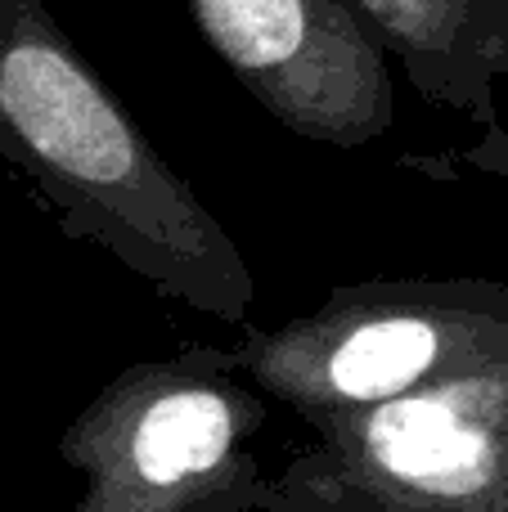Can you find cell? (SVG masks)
Masks as SVG:
<instances>
[{
    "mask_svg": "<svg viewBox=\"0 0 508 512\" xmlns=\"http://www.w3.org/2000/svg\"><path fill=\"white\" fill-rule=\"evenodd\" d=\"M0 144L9 171L72 239L117 256L158 297L248 324L257 279L239 243L153 149L45 0H0Z\"/></svg>",
    "mask_w": 508,
    "mask_h": 512,
    "instance_id": "cell-1",
    "label": "cell"
},
{
    "mask_svg": "<svg viewBox=\"0 0 508 512\" xmlns=\"http://www.w3.org/2000/svg\"><path fill=\"white\" fill-rule=\"evenodd\" d=\"M266 414L230 346L126 364L59 436L86 481L68 512H261L275 486L252 450Z\"/></svg>",
    "mask_w": 508,
    "mask_h": 512,
    "instance_id": "cell-2",
    "label": "cell"
},
{
    "mask_svg": "<svg viewBox=\"0 0 508 512\" xmlns=\"http://www.w3.org/2000/svg\"><path fill=\"white\" fill-rule=\"evenodd\" d=\"M508 351V288L482 279L342 283L315 310L243 333L230 364L302 423L360 414Z\"/></svg>",
    "mask_w": 508,
    "mask_h": 512,
    "instance_id": "cell-3",
    "label": "cell"
},
{
    "mask_svg": "<svg viewBox=\"0 0 508 512\" xmlns=\"http://www.w3.org/2000/svg\"><path fill=\"white\" fill-rule=\"evenodd\" d=\"M203 41L302 140L365 149L392 131L387 50L342 0H189Z\"/></svg>",
    "mask_w": 508,
    "mask_h": 512,
    "instance_id": "cell-4",
    "label": "cell"
},
{
    "mask_svg": "<svg viewBox=\"0 0 508 512\" xmlns=\"http://www.w3.org/2000/svg\"><path fill=\"white\" fill-rule=\"evenodd\" d=\"M333 468L392 512H508V351L315 423Z\"/></svg>",
    "mask_w": 508,
    "mask_h": 512,
    "instance_id": "cell-5",
    "label": "cell"
},
{
    "mask_svg": "<svg viewBox=\"0 0 508 512\" xmlns=\"http://www.w3.org/2000/svg\"><path fill=\"white\" fill-rule=\"evenodd\" d=\"M428 104L455 108L477 126H500L495 113V0H342Z\"/></svg>",
    "mask_w": 508,
    "mask_h": 512,
    "instance_id": "cell-6",
    "label": "cell"
},
{
    "mask_svg": "<svg viewBox=\"0 0 508 512\" xmlns=\"http://www.w3.org/2000/svg\"><path fill=\"white\" fill-rule=\"evenodd\" d=\"M261 512H392L387 504H378L369 490H360L356 481H347L324 450L297 454L270 486V499Z\"/></svg>",
    "mask_w": 508,
    "mask_h": 512,
    "instance_id": "cell-7",
    "label": "cell"
},
{
    "mask_svg": "<svg viewBox=\"0 0 508 512\" xmlns=\"http://www.w3.org/2000/svg\"><path fill=\"white\" fill-rule=\"evenodd\" d=\"M491 54H495V72L508 77V0H495L491 9ZM459 162L486 171V176H508V131L504 126H486L482 140L459 153Z\"/></svg>",
    "mask_w": 508,
    "mask_h": 512,
    "instance_id": "cell-8",
    "label": "cell"
},
{
    "mask_svg": "<svg viewBox=\"0 0 508 512\" xmlns=\"http://www.w3.org/2000/svg\"><path fill=\"white\" fill-rule=\"evenodd\" d=\"M0 167H9V162H5V144H0Z\"/></svg>",
    "mask_w": 508,
    "mask_h": 512,
    "instance_id": "cell-9",
    "label": "cell"
}]
</instances>
